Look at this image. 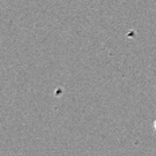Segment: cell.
I'll list each match as a JSON object with an SVG mask.
<instances>
[{
  "instance_id": "cell-1",
  "label": "cell",
  "mask_w": 156,
  "mask_h": 156,
  "mask_svg": "<svg viewBox=\"0 0 156 156\" xmlns=\"http://www.w3.org/2000/svg\"><path fill=\"white\" fill-rule=\"evenodd\" d=\"M154 126H155V129H156V120H155V122H154Z\"/></svg>"
}]
</instances>
